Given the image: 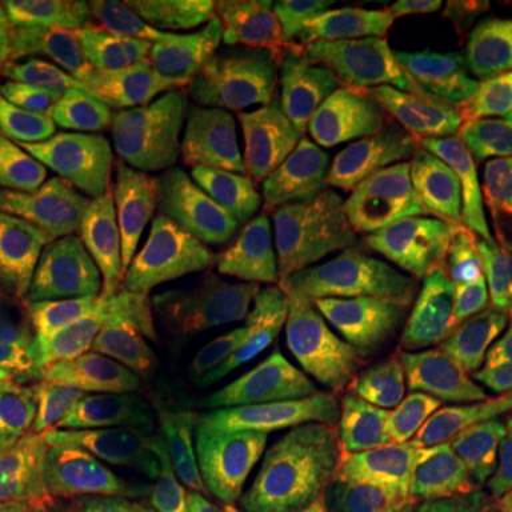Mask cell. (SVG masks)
<instances>
[{
	"instance_id": "cell-1",
	"label": "cell",
	"mask_w": 512,
	"mask_h": 512,
	"mask_svg": "<svg viewBox=\"0 0 512 512\" xmlns=\"http://www.w3.org/2000/svg\"><path fill=\"white\" fill-rule=\"evenodd\" d=\"M373 222L376 183L353 177L299 208L225 225L222 274L248 328L285 345L350 333Z\"/></svg>"
},
{
	"instance_id": "cell-2",
	"label": "cell",
	"mask_w": 512,
	"mask_h": 512,
	"mask_svg": "<svg viewBox=\"0 0 512 512\" xmlns=\"http://www.w3.org/2000/svg\"><path fill=\"white\" fill-rule=\"evenodd\" d=\"M35 288L171 393L191 399L225 370L228 308L220 282L202 268L111 265L83 285Z\"/></svg>"
},
{
	"instance_id": "cell-3",
	"label": "cell",
	"mask_w": 512,
	"mask_h": 512,
	"mask_svg": "<svg viewBox=\"0 0 512 512\" xmlns=\"http://www.w3.org/2000/svg\"><path fill=\"white\" fill-rule=\"evenodd\" d=\"M316 427L410 490H444L470 470L476 444L396 373L365 336L316 353Z\"/></svg>"
},
{
	"instance_id": "cell-4",
	"label": "cell",
	"mask_w": 512,
	"mask_h": 512,
	"mask_svg": "<svg viewBox=\"0 0 512 512\" xmlns=\"http://www.w3.org/2000/svg\"><path fill=\"white\" fill-rule=\"evenodd\" d=\"M183 399L120 353L94 359L66 384L0 376V424L72 453L97 484L148 470Z\"/></svg>"
},
{
	"instance_id": "cell-5",
	"label": "cell",
	"mask_w": 512,
	"mask_h": 512,
	"mask_svg": "<svg viewBox=\"0 0 512 512\" xmlns=\"http://www.w3.org/2000/svg\"><path fill=\"white\" fill-rule=\"evenodd\" d=\"M376 191L396 211L453 222L512 211V97L433 103L379 163Z\"/></svg>"
},
{
	"instance_id": "cell-6",
	"label": "cell",
	"mask_w": 512,
	"mask_h": 512,
	"mask_svg": "<svg viewBox=\"0 0 512 512\" xmlns=\"http://www.w3.org/2000/svg\"><path fill=\"white\" fill-rule=\"evenodd\" d=\"M362 319L373 333H410L495 350L478 299L470 234L433 214L382 211L362 276Z\"/></svg>"
},
{
	"instance_id": "cell-7",
	"label": "cell",
	"mask_w": 512,
	"mask_h": 512,
	"mask_svg": "<svg viewBox=\"0 0 512 512\" xmlns=\"http://www.w3.org/2000/svg\"><path fill=\"white\" fill-rule=\"evenodd\" d=\"M160 163L177 188L234 222L291 211L322 185L367 177L379 168L325 154L308 140L296 117L231 143L183 137Z\"/></svg>"
},
{
	"instance_id": "cell-8",
	"label": "cell",
	"mask_w": 512,
	"mask_h": 512,
	"mask_svg": "<svg viewBox=\"0 0 512 512\" xmlns=\"http://www.w3.org/2000/svg\"><path fill=\"white\" fill-rule=\"evenodd\" d=\"M225 393L242 473V512H271L279 476L316 413V356L234 325Z\"/></svg>"
},
{
	"instance_id": "cell-9",
	"label": "cell",
	"mask_w": 512,
	"mask_h": 512,
	"mask_svg": "<svg viewBox=\"0 0 512 512\" xmlns=\"http://www.w3.org/2000/svg\"><path fill=\"white\" fill-rule=\"evenodd\" d=\"M444 83V49L427 35L382 69H342L333 80L308 86L296 120L313 146L330 157L382 163Z\"/></svg>"
},
{
	"instance_id": "cell-10",
	"label": "cell",
	"mask_w": 512,
	"mask_h": 512,
	"mask_svg": "<svg viewBox=\"0 0 512 512\" xmlns=\"http://www.w3.org/2000/svg\"><path fill=\"white\" fill-rule=\"evenodd\" d=\"M20 123L55 111H92L157 163L185 134L165 106L157 60L114 52L23 49Z\"/></svg>"
},
{
	"instance_id": "cell-11",
	"label": "cell",
	"mask_w": 512,
	"mask_h": 512,
	"mask_svg": "<svg viewBox=\"0 0 512 512\" xmlns=\"http://www.w3.org/2000/svg\"><path fill=\"white\" fill-rule=\"evenodd\" d=\"M3 12L29 52H114L146 60L191 52L180 9L165 0H15Z\"/></svg>"
},
{
	"instance_id": "cell-12",
	"label": "cell",
	"mask_w": 512,
	"mask_h": 512,
	"mask_svg": "<svg viewBox=\"0 0 512 512\" xmlns=\"http://www.w3.org/2000/svg\"><path fill=\"white\" fill-rule=\"evenodd\" d=\"M382 356L476 447L501 441L512 427V373L498 350L390 333Z\"/></svg>"
},
{
	"instance_id": "cell-13",
	"label": "cell",
	"mask_w": 512,
	"mask_h": 512,
	"mask_svg": "<svg viewBox=\"0 0 512 512\" xmlns=\"http://www.w3.org/2000/svg\"><path fill=\"white\" fill-rule=\"evenodd\" d=\"M171 120L191 140L231 143L296 117L302 83L222 69L202 55L157 60Z\"/></svg>"
},
{
	"instance_id": "cell-14",
	"label": "cell",
	"mask_w": 512,
	"mask_h": 512,
	"mask_svg": "<svg viewBox=\"0 0 512 512\" xmlns=\"http://www.w3.org/2000/svg\"><path fill=\"white\" fill-rule=\"evenodd\" d=\"M251 6L313 60H376L433 35L424 0H256Z\"/></svg>"
},
{
	"instance_id": "cell-15",
	"label": "cell",
	"mask_w": 512,
	"mask_h": 512,
	"mask_svg": "<svg viewBox=\"0 0 512 512\" xmlns=\"http://www.w3.org/2000/svg\"><path fill=\"white\" fill-rule=\"evenodd\" d=\"M160 476L180 512H242V473L225 370L208 390L183 399L160 450Z\"/></svg>"
},
{
	"instance_id": "cell-16",
	"label": "cell",
	"mask_w": 512,
	"mask_h": 512,
	"mask_svg": "<svg viewBox=\"0 0 512 512\" xmlns=\"http://www.w3.org/2000/svg\"><path fill=\"white\" fill-rule=\"evenodd\" d=\"M100 237L117 254L131 259L191 268V262L222 254L225 222L174 183L143 177L126 185L123 197L103 222Z\"/></svg>"
},
{
	"instance_id": "cell-17",
	"label": "cell",
	"mask_w": 512,
	"mask_h": 512,
	"mask_svg": "<svg viewBox=\"0 0 512 512\" xmlns=\"http://www.w3.org/2000/svg\"><path fill=\"white\" fill-rule=\"evenodd\" d=\"M94 336L0 265V376L66 384L92 365Z\"/></svg>"
},
{
	"instance_id": "cell-18",
	"label": "cell",
	"mask_w": 512,
	"mask_h": 512,
	"mask_svg": "<svg viewBox=\"0 0 512 512\" xmlns=\"http://www.w3.org/2000/svg\"><path fill=\"white\" fill-rule=\"evenodd\" d=\"M188 43L222 69L291 80L302 86L328 83L342 72V63L313 60L291 46L251 3L231 0H183L177 3Z\"/></svg>"
},
{
	"instance_id": "cell-19",
	"label": "cell",
	"mask_w": 512,
	"mask_h": 512,
	"mask_svg": "<svg viewBox=\"0 0 512 512\" xmlns=\"http://www.w3.org/2000/svg\"><path fill=\"white\" fill-rule=\"evenodd\" d=\"M271 512H433L416 490L387 476L333 433L305 439L288 495Z\"/></svg>"
},
{
	"instance_id": "cell-20",
	"label": "cell",
	"mask_w": 512,
	"mask_h": 512,
	"mask_svg": "<svg viewBox=\"0 0 512 512\" xmlns=\"http://www.w3.org/2000/svg\"><path fill=\"white\" fill-rule=\"evenodd\" d=\"M0 151L12 154L20 163L43 165L100 183L128 185L143 177H160L171 183V171L128 143L126 137L72 114L43 126L18 123L0 137Z\"/></svg>"
},
{
	"instance_id": "cell-21",
	"label": "cell",
	"mask_w": 512,
	"mask_h": 512,
	"mask_svg": "<svg viewBox=\"0 0 512 512\" xmlns=\"http://www.w3.org/2000/svg\"><path fill=\"white\" fill-rule=\"evenodd\" d=\"M430 32L444 49V83L512 97V0L430 3Z\"/></svg>"
},
{
	"instance_id": "cell-22",
	"label": "cell",
	"mask_w": 512,
	"mask_h": 512,
	"mask_svg": "<svg viewBox=\"0 0 512 512\" xmlns=\"http://www.w3.org/2000/svg\"><path fill=\"white\" fill-rule=\"evenodd\" d=\"M0 265L32 285H83L111 268V248L94 231L43 220L0 183Z\"/></svg>"
},
{
	"instance_id": "cell-23",
	"label": "cell",
	"mask_w": 512,
	"mask_h": 512,
	"mask_svg": "<svg viewBox=\"0 0 512 512\" xmlns=\"http://www.w3.org/2000/svg\"><path fill=\"white\" fill-rule=\"evenodd\" d=\"M94 487L89 467L72 453L0 424V512H80Z\"/></svg>"
},
{
	"instance_id": "cell-24",
	"label": "cell",
	"mask_w": 512,
	"mask_h": 512,
	"mask_svg": "<svg viewBox=\"0 0 512 512\" xmlns=\"http://www.w3.org/2000/svg\"><path fill=\"white\" fill-rule=\"evenodd\" d=\"M0 183L12 200L29 208L37 217L63 228L94 231V234H100L111 208L126 191V185L120 183L86 180L20 160L0 168Z\"/></svg>"
},
{
	"instance_id": "cell-25",
	"label": "cell",
	"mask_w": 512,
	"mask_h": 512,
	"mask_svg": "<svg viewBox=\"0 0 512 512\" xmlns=\"http://www.w3.org/2000/svg\"><path fill=\"white\" fill-rule=\"evenodd\" d=\"M476 239L484 254L487 285H490V305H487L490 336L501 359L512 365V220L478 225Z\"/></svg>"
},
{
	"instance_id": "cell-26",
	"label": "cell",
	"mask_w": 512,
	"mask_h": 512,
	"mask_svg": "<svg viewBox=\"0 0 512 512\" xmlns=\"http://www.w3.org/2000/svg\"><path fill=\"white\" fill-rule=\"evenodd\" d=\"M80 512H180L165 481L154 470H137L106 484H97L86 495Z\"/></svg>"
},
{
	"instance_id": "cell-27",
	"label": "cell",
	"mask_w": 512,
	"mask_h": 512,
	"mask_svg": "<svg viewBox=\"0 0 512 512\" xmlns=\"http://www.w3.org/2000/svg\"><path fill=\"white\" fill-rule=\"evenodd\" d=\"M436 512H512V436L498 441L476 478Z\"/></svg>"
},
{
	"instance_id": "cell-28",
	"label": "cell",
	"mask_w": 512,
	"mask_h": 512,
	"mask_svg": "<svg viewBox=\"0 0 512 512\" xmlns=\"http://www.w3.org/2000/svg\"><path fill=\"white\" fill-rule=\"evenodd\" d=\"M23 46L0 6V137L20 123L23 111Z\"/></svg>"
}]
</instances>
